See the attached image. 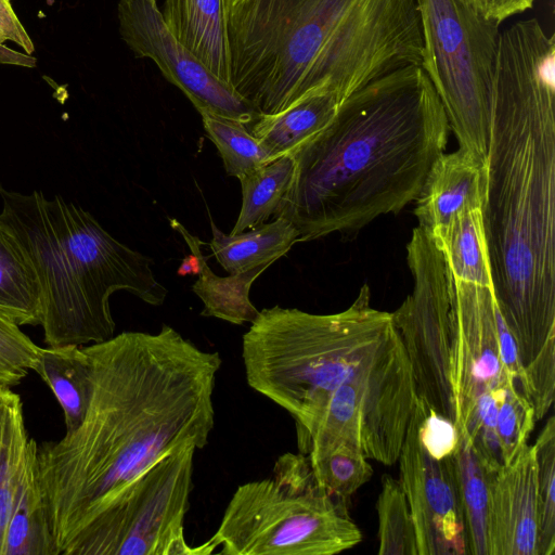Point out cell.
<instances>
[{
    "label": "cell",
    "mask_w": 555,
    "mask_h": 555,
    "mask_svg": "<svg viewBox=\"0 0 555 555\" xmlns=\"http://www.w3.org/2000/svg\"><path fill=\"white\" fill-rule=\"evenodd\" d=\"M535 421L531 401L514 382H508L496 412V433L504 465L514 461L528 443Z\"/></svg>",
    "instance_id": "32"
},
{
    "label": "cell",
    "mask_w": 555,
    "mask_h": 555,
    "mask_svg": "<svg viewBox=\"0 0 555 555\" xmlns=\"http://www.w3.org/2000/svg\"><path fill=\"white\" fill-rule=\"evenodd\" d=\"M506 385L482 395L459 431L466 435L473 451L487 473L504 465L496 433V412Z\"/></svg>",
    "instance_id": "31"
},
{
    "label": "cell",
    "mask_w": 555,
    "mask_h": 555,
    "mask_svg": "<svg viewBox=\"0 0 555 555\" xmlns=\"http://www.w3.org/2000/svg\"><path fill=\"white\" fill-rule=\"evenodd\" d=\"M370 299L363 285L351 306L337 313L263 308L243 335L247 384L291 414L298 449L344 385L409 412L414 408L412 370L392 314L373 308Z\"/></svg>",
    "instance_id": "5"
},
{
    "label": "cell",
    "mask_w": 555,
    "mask_h": 555,
    "mask_svg": "<svg viewBox=\"0 0 555 555\" xmlns=\"http://www.w3.org/2000/svg\"><path fill=\"white\" fill-rule=\"evenodd\" d=\"M307 456L319 486L345 503L374 473L362 451L346 442L310 452Z\"/></svg>",
    "instance_id": "27"
},
{
    "label": "cell",
    "mask_w": 555,
    "mask_h": 555,
    "mask_svg": "<svg viewBox=\"0 0 555 555\" xmlns=\"http://www.w3.org/2000/svg\"><path fill=\"white\" fill-rule=\"evenodd\" d=\"M0 218L18 238L37 275L43 340L48 347L86 346L114 336L109 297L126 291L151 306L168 289L152 258L112 236L82 207L40 191L0 185Z\"/></svg>",
    "instance_id": "6"
},
{
    "label": "cell",
    "mask_w": 555,
    "mask_h": 555,
    "mask_svg": "<svg viewBox=\"0 0 555 555\" xmlns=\"http://www.w3.org/2000/svg\"><path fill=\"white\" fill-rule=\"evenodd\" d=\"M119 34L137 57L152 60L201 112L245 125L259 114L229 85L216 78L169 30L156 0H119Z\"/></svg>",
    "instance_id": "11"
},
{
    "label": "cell",
    "mask_w": 555,
    "mask_h": 555,
    "mask_svg": "<svg viewBox=\"0 0 555 555\" xmlns=\"http://www.w3.org/2000/svg\"><path fill=\"white\" fill-rule=\"evenodd\" d=\"M485 17L501 24L530 9L534 0H467Z\"/></svg>",
    "instance_id": "36"
},
{
    "label": "cell",
    "mask_w": 555,
    "mask_h": 555,
    "mask_svg": "<svg viewBox=\"0 0 555 555\" xmlns=\"http://www.w3.org/2000/svg\"><path fill=\"white\" fill-rule=\"evenodd\" d=\"M83 349L92 382L86 415L37 451L57 555H73L118 494L162 456L188 443L203 449L215 425L219 352L199 349L166 324Z\"/></svg>",
    "instance_id": "1"
},
{
    "label": "cell",
    "mask_w": 555,
    "mask_h": 555,
    "mask_svg": "<svg viewBox=\"0 0 555 555\" xmlns=\"http://www.w3.org/2000/svg\"><path fill=\"white\" fill-rule=\"evenodd\" d=\"M452 285L453 378L460 431L477 400L512 379L500 360L498 306L492 288L454 279Z\"/></svg>",
    "instance_id": "13"
},
{
    "label": "cell",
    "mask_w": 555,
    "mask_h": 555,
    "mask_svg": "<svg viewBox=\"0 0 555 555\" xmlns=\"http://www.w3.org/2000/svg\"><path fill=\"white\" fill-rule=\"evenodd\" d=\"M421 67L444 108L461 150L486 163L500 24L467 0H416Z\"/></svg>",
    "instance_id": "8"
},
{
    "label": "cell",
    "mask_w": 555,
    "mask_h": 555,
    "mask_svg": "<svg viewBox=\"0 0 555 555\" xmlns=\"http://www.w3.org/2000/svg\"><path fill=\"white\" fill-rule=\"evenodd\" d=\"M487 473V472H486ZM489 555H540L534 451L487 473Z\"/></svg>",
    "instance_id": "14"
},
{
    "label": "cell",
    "mask_w": 555,
    "mask_h": 555,
    "mask_svg": "<svg viewBox=\"0 0 555 555\" xmlns=\"http://www.w3.org/2000/svg\"><path fill=\"white\" fill-rule=\"evenodd\" d=\"M486 163L459 149L442 153L431 166L415 201L418 227L433 240L464 209L481 208Z\"/></svg>",
    "instance_id": "15"
},
{
    "label": "cell",
    "mask_w": 555,
    "mask_h": 555,
    "mask_svg": "<svg viewBox=\"0 0 555 555\" xmlns=\"http://www.w3.org/2000/svg\"><path fill=\"white\" fill-rule=\"evenodd\" d=\"M183 444L168 452L129 483L93 522L73 555H208L209 539L192 547L184 518L193 488L194 454Z\"/></svg>",
    "instance_id": "9"
},
{
    "label": "cell",
    "mask_w": 555,
    "mask_h": 555,
    "mask_svg": "<svg viewBox=\"0 0 555 555\" xmlns=\"http://www.w3.org/2000/svg\"><path fill=\"white\" fill-rule=\"evenodd\" d=\"M294 172L295 159L287 154L240 177L242 207L230 233L253 229L274 216L289 189Z\"/></svg>",
    "instance_id": "25"
},
{
    "label": "cell",
    "mask_w": 555,
    "mask_h": 555,
    "mask_svg": "<svg viewBox=\"0 0 555 555\" xmlns=\"http://www.w3.org/2000/svg\"><path fill=\"white\" fill-rule=\"evenodd\" d=\"M12 1L0 0V47L11 41L27 54H31L35 50L34 43L14 12Z\"/></svg>",
    "instance_id": "35"
},
{
    "label": "cell",
    "mask_w": 555,
    "mask_h": 555,
    "mask_svg": "<svg viewBox=\"0 0 555 555\" xmlns=\"http://www.w3.org/2000/svg\"><path fill=\"white\" fill-rule=\"evenodd\" d=\"M449 132L420 65L382 76L347 96L331 121L291 154L294 177L274 217L308 242L398 212L420 195Z\"/></svg>",
    "instance_id": "3"
},
{
    "label": "cell",
    "mask_w": 555,
    "mask_h": 555,
    "mask_svg": "<svg viewBox=\"0 0 555 555\" xmlns=\"http://www.w3.org/2000/svg\"><path fill=\"white\" fill-rule=\"evenodd\" d=\"M37 442L29 436L20 395L0 384V555L21 489L37 466Z\"/></svg>",
    "instance_id": "17"
},
{
    "label": "cell",
    "mask_w": 555,
    "mask_h": 555,
    "mask_svg": "<svg viewBox=\"0 0 555 555\" xmlns=\"http://www.w3.org/2000/svg\"><path fill=\"white\" fill-rule=\"evenodd\" d=\"M433 241L452 279L492 288L481 208L464 209Z\"/></svg>",
    "instance_id": "23"
},
{
    "label": "cell",
    "mask_w": 555,
    "mask_h": 555,
    "mask_svg": "<svg viewBox=\"0 0 555 555\" xmlns=\"http://www.w3.org/2000/svg\"><path fill=\"white\" fill-rule=\"evenodd\" d=\"M341 101L333 93L313 94L274 115H258L247 125L262 143L271 162L293 154L322 130L335 115Z\"/></svg>",
    "instance_id": "19"
},
{
    "label": "cell",
    "mask_w": 555,
    "mask_h": 555,
    "mask_svg": "<svg viewBox=\"0 0 555 555\" xmlns=\"http://www.w3.org/2000/svg\"><path fill=\"white\" fill-rule=\"evenodd\" d=\"M426 405L416 398L401 451L399 481L411 512L417 555L467 554L453 454L431 457L418 436Z\"/></svg>",
    "instance_id": "12"
},
{
    "label": "cell",
    "mask_w": 555,
    "mask_h": 555,
    "mask_svg": "<svg viewBox=\"0 0 555 555\" xmlns=\"http://www.w3.org/2000/svg\"><path fill=\"white\" fill-rule=\"evenodd\" d=\"M227 1L165 0L162 13L172 35L216 78L230 86Z\"/></svg>",
    "instance_id": "16"
},
{
    "label": "cell",
    "mask_w": 555,
    "mask_h": 555,
    "mask_svg": "<svg viewBox=\"0 0 555 555\" xmlns=\"http://www.w3.org/2000/svg\"><path fill=\"white\" fill-rule=\"evenodd\" d=\"M418 436L426 452L436 460L453 454L459 442L455 424L427 406L420 423Z\"/></svg>",
    "instance_id": "34"
},
{
    "label": "cell",
    "mask_w": 555,
    "mask_h": 555,
    "mask_svg": "<svg viewBox=\"0 0 555 555\" xmlns=\"http://www.w3.org/2000/svg\"><path fill=\"white\" fill-rule=\"evenodd\" d=\"M453 459L464 520L467 554L489 555L487 473L464 433Z\"/></svg>",
    "instance_id": "24"
},
{
    "label": "cell",
    "mask_w": 555,
    "mask_h": 555,
    "mask_svg": "<svg viewBox=\"0 0 555 555\" xmlns=\"http://www.w3.org/2000/svg\"><path fill=\"white\" fill-rule=\"evenodd\" d=\"M34 371L62 408L66 431L79 426L92 393L90 365L83 346L41 348Z\"/></svg>",
    "instance_id": "21"
},
{
    "label": "cell",
    "mask_w": 555,
    "mask_h": 555,
    "mask_svg": "<svg viewBox=\"0 0 555 555\" xmlns=\"http://www.w3.org/2000/svg\"><path fill=\"white\" fill-rule=\"evenodd\" d=\"M41 347L0 312V384L16 386L34 371Z\"/></svg>",
    "instance_id": "33"
},
{
    "label": "cell",
    "mask_w": 555,
    "mask_h": 555,
    "mask_svg": "<svg viewBox=\"0 0 555 555\" xmlns=\"http://www.w3.org/2000/svg\"><path fill=\"white\" fill-rule=\"evenodd\" d=\"M227 18L230 86L259 115L423 60L416 0H228Z\"/></svg>",
    "instance_id": "4"
},
{
    "label": "cell",
    "mask_w": 555,
    "mask_h": 555,
    "mask_svg": "<svg viewBox=\"0 0 555 555\" xmlns=\"http://www.w3.org/2000/svg\"><path fill=\"white\" fill-rule=\"evenodd\" d=\"M555 41L535 20L500 33L481 217L492 293L535 404L555 398Z\"/></svg>",
    "instance_id": "2"
},
{
    "label": "cell",
    "mask_w": 555,
    "mask_h": 555,
    "mask_svg": "<svg viewBox=\"0 0 555 555\" xmlns=\"http://www.w3.org/2000/svg\"><path fill=\"white\" fill-rule=\"evenodd\" d=\"M406 251L413 289L391 313L392 320L408 354L416 398L456 426L452 279L441 251L418 225Z\"/></svg>",
    "instance_id": "10"
},
{
    "label": "cell",
    "mask_w": 555,
    "mask_h": 555,
    "mask_svg": "<svg viewBox=\"0 0 555 555\" xmlns=\"http://www.w3.org/2000/svg\"><path fill=\"white\" fill-rule=\"evenodd\" d=\"M0 312L20 326L40 325V289L18 238L0 218Z\"/></svg>",
    "instance_id": "22"
},
{
    "label": "cell",
    "mask_w": 555,
    "mask_h": 555,
    "mask_svg": "<svg viewBox=\"0 0 555 555\" xmlns=\"http://www.w3.org/2000/svg\"><path fill=\"white\" fill-rule=\"evenodd\" d=\"M2 555H57L37 477L28 475L10 517Z\"/></svg>",
    "instance_id": "26"
},
{
    "label": "cell",
    "mask_w": 555,
    "mask_h": 555,
    "mask_svg": "<svg viewBox=\"0 0 555 555\" xmlns=\"http://www.w3.org/2000/svg\"><path fill=\"white\" fill-rule=\"evenodd\" d=\"M199 270H201L199 259L195 254L191 253V255L184 257L177 273L180 276H184V275H189V274H197L198 275Z\"/></svg>",
    "instance_id": "37"
},
{
    "label": "cell",
    "mask_w": 555,
    "mask_h": 555,
    "mask_svg": "<svg viewBox=\"0 0 555 555\" xmlns=\"http://www.w3.org/2000/svg\"><path fill=\"white\" fill-rule=\"evenodd\" d=\"M376 511L379 555H417L414 525L405 493L399 479L382 477Z\"/></svg>",
    "instance_id": "29"
},
{
    "label": "cell",
    "mask_w": 555,
    "mask_h": 555,
    "mask_svg": "<svg viewBox=\"0 0 555 555\" xmlns=\"http://www.w3.org/2000/svg\"><path fill=\"white\" fill-rule=\"evenodd\" d=\"M210 540L223 555H334L362 533L299 452L281 455L272 477L238 486Z\"/></svg>",
    "instance_id": "7"
},
{
    "label": "cell",
    "mask_w": 555,
    "mask_h": 555,
    "mask_svg": "<svg viewBox=\"0 0 555 555\" xmlns=\"http://www.w3.org/2000/svg\"><path fill=\"white\" fill-rule=\"evenodd\" d=\"M539 503V552H555V418L551 416L532 444Z\"/></svg>",
    "instance_id": "30"
},
{
    "label": "cell",
    "mask_w": 555,
    "mask_h": 555,
    "mask_svg": "<svg viewBox=\"0 0 555 555\" xmlns=\"http://www.w3.org/2000/svg\"><path fill=\"white\" fill-rule=\"evenodd\" d=\"M199 114L206 134L217 146L229 176L238 179L271 162L268 151L247 125L208 112Z\"/></svg>",
    "instance_id": "28"
},
{
    "label": "cell",
    "mask_w": 555,
    "mask_h": 555,
    "mask_svg": "<svg viewBox=\"0 0 555 555\" xmlns=\"http://www.w3.org/2000/svg\"><path fill=\"white\" fill-rule=\"evenodd\" d=\"M170 225L181 234L191 253L199 259L201 270L192 289L204 305L201 314L235 325L251 323L259 311L250 301V287L253 282L270 266L262 264L242 273L218 276L211 271L207 258L202 253L201 246L205 243L190 233L178 220L170 219Z\"/></svg>",
    "instance_id": "18"
},
{
    "label": "cell",
    "mask_w": 555,
    "mask_h": 555,
    "mask_svg": "<svg viewBox=\"0 0 555 555\" xmlns=\"http://www.w3.org/2000/svg\"><path fill=\"white\" fill-rule=\"evenodd\" d=\"M210 227L212 237L209 247L217 261L230 274L262 264L271 266L299 242L296 228L282 217L236 234L221 232L211 218Z\"/></svg>",
    "instance_id": "20"
}]
</instances>
